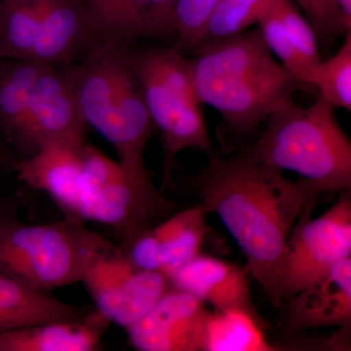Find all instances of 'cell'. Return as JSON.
Returning a JSON list of instances; mask_svg holds the SVG:
<instances>
[{
    "label": "cell",
    "mask_w": 351,
    "mask_h": 351,
    "mask_svg": "<svg viewBox=\"0 0 351 351\" xmlns=\"http://www.w3.org/2000/svg\"><path fill=\"white\" fill-rule=\"evenodd\" d=\"M313 25L318 39L331 41L350 31V20L339 10L335 0H291Z\"/></svg>",
    "instance_id": "27"
},
{
    "label": "cell",
    "mask_w": 351,
    "mask_h": 351,
    "mask_svg": "<svg viewBox=\"0 0 351 351\" xmlns=\"http://www.w3.org/2000/svg\"><path fill=\"white\" fill-rule=\"evenodd\" d=\"M127 59L162 138V188L174 186L172 169L180 152L193 149L208 156L215 154L196 93L191 59L182 55L178 44L142 49L129 46Z\"/></svg>",
    "instance_id": "6"
},
{
    "label": "cell",
    "mask_w": 351,
    "mask_h": 351,
    "mask_svg": "<svg viewBox=\"0 0 351 351\" xmlns=\"http://www.w3.org/2000/svg\"><path fill=\"white\" fill-rule=\"evenodd\" d=\"M16 161L17 160L11 156L8 147H7L5 143L2 140V137H0V169L12 168L14 170Z\"/></svg>",
    "instance_id": "28"
},
{
    "label": "cell",
    "mask_w": 351,
    "mask_h": 351,
    "mask_svg": "<svg viewBox=\"0 0 351 351\" xmlns=\"http://www.w3.org/2000/svg\"><path fill=\"white\" fill-rule=\"evenodd\" d=\"M44 66L29 60L0 62V134L12 145Z\"/></svg>",
    "instance_id": "19"
},
{
    "label": "cell",
    "mask_w": 351,
    "mask_h": 351,
    "mask_svg": "<svg viewBox=\"0 0 351 351\" xmlns=\"http://www.w3.org/2000/svg\"><path fill=\"white\" fill-rule=\"evenodd\" d=\"M206 212L200 205L168 217L123 241L120 250L143 269L171 276L200 253L207 232Z\"/></svg>",
    "instance_id": "12"
},
{
    "label": "cell",
    "mask_w": 351,
    "mask_h": 351,
    "mask_svg": "<svg viewBox=\"0 0 351 351\" xmlns=\"http://www.w3.org/2000/svg\"><path fill=\"white\" fill-rule=\"evenodd\" d=\"M128 47L106 41L82 61L66 68L87 126L112 145L127 173L151 184L145 152L156 127L127 59Z\"/></svg>",
    "instance_id": "4"
},
{
    "label": "cell",
    "mask_w": 351,
    "mask_h": 351,
    "mask_svg": "<svg viewBox=\"0 0 351 351\" xmlns=\"http://www.w3.org/2000/svg\"><path fill=\"white\" fill-rule=\"evenodd\" d=\"M195 51L191 71L201 104L237 130H253L302 89L277 63L258 27L201 43Z\"/></svg>",
    "instance_id": "3"
},
{
    "label": "cell",
    "mask_w": 351,
    "mask_h": 351,
    "mask_svg": "<svg viewBox=\"0 0 351 351\" xmlns=\"http://www.w3.org/2000/svg\"><path fill=\"white\" fill-rule=\"evenodd\" d=\"M315 89L335 108L351 110V34L338 52L321 61L316 73Z\"/></svg>",
    "instance_id": "24"
},
{
    "label": "cell",
    "mask_w": 351,
    "mask_h": 351,
    "mask_svg": "<svg viewBox=\"0 0 351 351\" xmlns=\"http://www.w3.org/2000/svg\"><path fill=\"white\" fill-rule=\"evenodd\" d=\"M45 66L13 145L25 157L54 145L86 142L87 124L66 66Z\"/></svg>",
    "instance_id": "10"
},
{
    "label": "cell",
    "mask_w": 351,
    "mask_h": 351,
    "mask_svg": "<svg viewBox=\"0 0 351 351\" xmlns=\"http://www.w3.org/2000/svg\"><path fill=\"white\" fill-rule=\"evenodd\" d=\"M105 41L130 46L138 39H176L178 0H77Z\"/></svg>",
    "instance_id": "16"
},
{
    "label": "cell",
    "mask_w": 351,
    "mask_h": 351,
    "mask_svg": "<svg viewBox=\"0 0 351 351\" xmlns=\"http://www.w3.org/2000/svg\"><path fill=\"white\" fill-rule=\"evenodd\" d=\"M82 283L95 308L110 324L125 329L144 317L171 286L167 276L138 267L117 246L95 258Z\"/></svg>",
    "instance_id": "9"
},
{
    "label": "cell",
    "mask_w": 351,
    "mask_h": 351,
    "mask_svg": "<svg viewBox=\"0 0 351 351\" xmlns=\"http://www.w3.org/2000/svg\"><path fill=\"white\" fill-rule=\"evenodd\" d=\"M315 204L302 212L286 242L277 276L282 306L337 263L351 257L350 189L324 214L311 219Z\"/></svg>",
    "instance_id": "8"
},
{
    "label": "cell",
    "mask_w": 351,
    "mask_h": 351,
    "mask_svg": "<svg viewBox=\"0 0 351 351\" xmlns=\"http://www.w3.org/2000/svg\"><path fill=\"white\" fill-rule=\"evenodd\" d=\"M281 307H284V323L291 332L323 327L350 330L351 257L337 263Z\"/></svg>",
    "instance_id": "15"
},
{
    "label": "cell",
    "mask_w": 351,
    "mask_h": 351,
    "mask_svg": "<svg viewBox=\"0 0 351 351\" xmlns=\"http://www.w3.org/2000/svg\"><path fill=\"white\" fill-rule=\"evenodd\" d=\"M258 25L272 54L280 60L281 64L294 76L302 89L307 92L315 89L318 66L309 63L291 43L272 9L271 0L261 14Z\"/></svg>",
    "instance_id": "22"
},
{
    "label": "cell",
    "mask_w": 351,
    "mask_h": 351,
    "mask_svg": "<svg viewBox=\"0 0 351 351\" xmlns=\"http://www.w3.org/2000/svg\"><path fill=\"white\" fill-rule=\"evenodd\" d=\"M271 6L286 36L309 63L318 66L322 61L318 38L313 25L291 0H271Z\"/></svg>",
    "instance_id": "25"
},
{
    "label": "cell",
    "mask_w": 351,
    "mask_h": 351,
    "mask_svg": "<svg viewBox=\"0 0 351 351\" xmlns=\"http://www.w3.org/2000/svg\"><path fill=\"white\" fill-rule=\"evenodd\" d=\"M269 0H219L210 16L203 43L232 38L258 24Z\"/></svg>",
    "instance_id": "23"
},
{
    "label": "cell",
    "mask_w": 351,
    "mask_h": 351,
    "mask_svg": "<svg viewBox=\"0 0 351 351\" xmlns=\"http://www.w3.org/2000/svg\"><path fill=\"white\" fill-rule=\"evenodd\" d=\"M210 314L206 304L170 286L126 331L132 346L141 351H207Z\"/></svg>",
    "instance_id": "11"
},
{
    "label": "cell",
    "mask_w": 351,
    "mask_h": 351,
    "mask_svg": "<svg viewBox=\"0 0 351 351\" xmlns=\"http://www.w3.org/2000/svg\"><path fill=\"white\" fill-rule=\"evenodd\" d=\"M106 43L77 0H43L38 38L29 61L68 66Z\"/></svg>",
    "instance_id": "13"
},
{
    "label": "cell",
    "mask_w": 351,
    "mask_h": 351,
    "mask_svg": "<svg viewBox=\"0 0 351 351\" xmlns=\"http://www.w3.org/2000/svg\"><path fill=\"white\" fill-rule=\"evenodd\" d=\"M110 322L96 308L77 320L0 332V351H96Z\"/></svg>",
    "instance_id": "17"
},
{
    "label": "cell",
    "mask_w": 351,
    "mask_h": 351,
    "mask_svg": "<svg viewBox=\"0 0 351 351\" xmlns=\"http://www.w3.org/2000/svg\"><path fill=\"white\" fill-rule=\"evenodd\" d=\"M20 181L46 193L68 218L115 230L123 241L174 210L154 184L137 181L100 149L54 145L17 160Z\"/></svg>",
    "instance_id": "2"
},
{
    "label": "cell",
    "mask_w": 351,
    "mask_h": 351,
    "mask_svg": "<svg viewBox=\"0 0 351 351\" xmlns=\"http://www.w3.org/2000/svg\"><path fill=\"white\" fill-rule=\"evenodd\" d=\"M249 270L209 255L198 254L168 276L170 285L189 293L221 313L239 311L267 328L252 298Z\"/></svg>",
    "instance_id": "14"
},
{
    "label": "cell",
    "mask_w": 351,
    "mask_h": 351,
    "mask_svg": "<svg viewBox=\"0 0 351 351\" xmlns=\"http://www.w3.org/2000/svg\"><path fill=\"white\" fill-rule=\"evenodd\" d=\"M43 0H0V62L29 60Z\"/></svg>",
    "instance_id": "20"
},
{
    "label": "cell",
    "mask_w": 351,
    "mask_h": 351,
    "mask_svg": "<svg viewBox=\"0 0 351 351\" xmlns=\"http://www.w3.org/2000/svg\"><path fill=\"white\" fill-rule=\"evenodd\" d=\"M193 191L205 212L223 221L243 252L249 274L280 308L277 276L286 242L302 212L325 191L304 178L289 180L282 171L242 154L209 156Z\"/></svg>",
    "instance_id": "1"
},
{
    "label": "cell",
    "mask_w": 351,
    "mask_h": 351,
    "mask_svg": "<svg viewBox=\"0 0 351 351\" xmlns=\"http://www.w3.org/2000/svg\"><path fill=\"white\" fill-rule=\"evenodd\" d=\"M219 0H178L175 7L176 40L180 47L196 49L202 43L210 16Z\"/></svg>",
    "instance_id": "26"
},
{
    "label": "cell",
    "mask_w": 351,
    "mask_h": 351,
    "mask_svg": "<svg viewBox=\"0 0 351 351\" xmlns=\"http://www.w3.org/2000/svg\"><path fill=\"white\" fill-rule=\"evenodd\" d=\"M47 292L0 272V332L82 319L92 311L66 304Z\"/></svg>",
    "instance_id": "18"
},
{
    "label": "cell",
    "mask_w": 351,
    "mask_h": 351,
    "mask_svg": "<svg viewBox=\"0 0 351 351\" xmlns=\"http://www.w3.org/2000/svg\"><path fill=\"white\" fill-rule=\"evenodd\" d=\"M112 247L68 217L43 225L0 219V272L41 290L82 282L95 258Z\"/></svg>",
    "instance_id": "7"
},
{
    "label": "cell",
    "mask_w": 351,
    "mask_h": 351,
    "mask_svg": "<svg viewBox=\"0 0 351 351\" xmlns=\"http://www.w3.org/2000/svg\"><path fill=\"white\" fill-rule=\"evenodd\" d=\"M339 10L346 16V19L351 21V0H335Z\"/></svg>",
    "instance_id": "29"
},
{
    "label": "cell",
    "mask_w": 351,
    "mask_h": 351,
    "mask_svg": "<svg viewBox=\"0 0 351 351\" xmlns=\"http://www.w3.org/2000/svg\"><path fill=\"white\" fill-rule=\"evenodd\" d=\"M329 101L308 108L292 101L270 113L257 142L241 154L279 171H292L325 193L351 189V142Z\"/></svg>",
    "instance_id": "5"
},
{
    "label": "cell",
    "mask_w": 351,
    "mask_h": 351,
    "mask_svg": "<svg viewBox=\"0 0 351 351\" xmlns=\"http://www.w3.org/2000/svg\"><path fill=\"white\" fill-rule=\"evenodd\" d=\"M263 330L247 314L215 311L210 314L207 351L274 350L265 341Z\"/></svg>",
    "instance_id": "21"
}]
</instances>
